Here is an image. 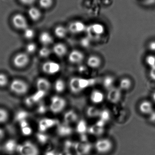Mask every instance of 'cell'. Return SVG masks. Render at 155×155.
Returning a JSON list of instances; mask_svg holds the SVG:
<instances>
[{
  "instance_id": "obj_1",
  "label": "cell",
  "mask_w": 155,
  "mask_h": 155,
  "mask_svg": "<svg viewBox=\"0 0 155 155\" xmlns=\"http://www.w3.org/2000/svg\"><path fill=\"white\" fill-rule=\"evenodd\" d=\"M96 81L94 78L74 76L69 80V89L72 93L77 94L95 84Z\"/></svg>"
},
{
  "instance_id": "obj_2",
  "label": "cell",
  "mask_w": 155,
  "mask_h": 155,
  "mask_svg": "<svg viewBox=\"0 0 155 155\" xmlns=\"http://www.w3.org/2000/svg\"><path fill=\"white\" fill-rule=\"evenodd\" d=\"M67 102L64 97L59 95H54L50 99L49 109L52 113H61L66 107Z\"/></svg>"
},
{
  "instance_id": "obj_3",
  "label": "cell",
  "mask_w": 155,
  "mask_h": 155,
  "mask_svg": "<svg viewBox=\"0 0 155 155\" xmlns=\"http://www.w3.org/2000/svg\"><path fill=\"white\" fill-rule=\"evenodd\" d=\"M17 153L19 155H40L39 147L31 141H26L18 144Z\"/></svg>"
},
{
  "instance_id": "obj_4",
  "label": "cell",
  "mask_w": 155,
  "mask_h": 155,
  "mask_svg": "<svg viewBox=\"0 0 155 155\" xmlns=\"http://www.w3.org/2000/svg\"><path fill=\"white\" fill-rule=\"evenodd\" d=\"M114 145L110 139L102 138L97 140L94 144V148L99 154L105 155L110 153L113 148Z\"/></svg>"
},
{
  "instance_id": "obj_5",
  "label": "cell",
  "mask_w": 155,
  "mask_h": 155,
  "mask_svg": "<svg viewBox=\"0 0 155 155\" xmlns=\"http://www.w3.org/2000/svg\"><path fill=\"white\" fill-rule=\"evenodd\" d=\"M29 86L27 83L21 79L13 80L10 85L11 92L18 95L25 94L29 90Z\"/></svg>"
},
{
  "instance_id": "obj_6",
  "label": "cell",
  "mask_w": 155,
  "mask_h": 155,
  "mask_svg": "<svg viewBox=\"0 0 155 155\" xmlns=\"http://www.w3.org/2000/svg\"><path fill=\"white\" fill-rule=\"evenodd\" d=\"M61 69V65L54 61H46L42 66V71L48 75H54L58 73Z\"/></svg>"
},
{
  "instance_id": "obj_7",
  "label": "cell",
  "mask_w": 155,
  "mask_h": 155,
  "mask_svg": "<svg viewBox=\"0 0 155 155\" xmlns=\"http://www.w3.org/2000/svg\"><path fill=\"white\" fill-rule=\"evenodd\" d=\"M58 120L54 118H43L39 122L38 124V128L41 133H45L48 130L57 126L59 124Z\"/></svg>"
},
{
  "instance_id": "obj_8",
  "label": "cell",
  "mask_w": 155,
  "mask_h": 155,
  "mask_svg": "<svg viewBox=\"0 0 155 155\" xmlns=\"http://www.w3.org/2000/svg\"><path fill=\"white\" fill-rule=\"evenodd\" d=\"M30 61L29 55L27 53L21 52L17 54L14 57L13 63L14 65L18 68L25 67Z\"/></svg>"
},
{
  "instance_id": "obj_9",
  "label": "cell",
  "mask_w": 155,
  "mask_h": 155,
  "mask_svg": "<svg viewBox=\"0 0 155 155\" xmlns=\"http://www.w3.org/2000/svg\"><path fill=\"white\" fill-rule=\"evenodd\" d=\"M13 25L16 29L25 30L28 28V22L25 17L21 14H16L13 16Z\"/></svg>"
},
{
  "instance_id": "obj_10",
  "label": "cell",
  "mask_w": 155,
  "mask_h": 155,
  "mask_svg": "<svg viewBox=\"0 0 155 155\" xmlns=\"http://www.w3.org/2000/svg\"><path fill=\"white\" fill-rule=\"evenodd\" d=\"M107 98V101L111 103H117L122 98V91L118 87H114L108 90Z\"/></svg>"
},
{
  "instance_id": "obj_11",
  "label": "cell",
  "mask_w": 155,
  "mask_h": 155,
  "mask_svg": "<svg viewBox=\"0 0 155 155\" xmlns=\"http://www.w3.org/2000/svg\"><path fill=\"white\" fill-rule=\"evenodd\" d=\"M105 28L101 24L94 23L87 27L86 31L91 36H100L104 32Z\"/></svg>"
},
{
  "instance_id": "obj_12",
  "label": "cell",
  "mask_w": 155,
  "mask_h": 155,
  "mask_svg": "<svg viewBox=\"0 0 155 155\" xmlns=\"http://www.w3.org/2000/svg\"><path fill=\"white\" fill-rule=\"evenodd\" d=\"M105 99L104 93L98 89H94L90 93L89 99L92 103L98 105L103 103Z\"/></svg>"
},
{
  "instance_id": "obj_13",
  "label": "cell",
  "mask_w": 155,
  "mask_h": 155,
  "mask_svg": "<svg viewBox=\"0 0 155 155\" xmlns=\"http://www.w3.org/2000/svg\"><path fill=\"white\" fill-rule=\"evenodd\" d=\"M51 83L47 78L40 77L36 81V87L37 91H42L47 93L51 88Z\"/></svg>"
},
{
  "instance_id": "obj_14",
  "label": "cell",
  "mask_w": 155,
  "mask_h": 155,
  "mask_svg": "<svg viewBox=\"0 0 155 155\" xmlns=\"http://www.w3.org/2000/svg\"><path fill=\"white\" fill-rule=\"evenodd\" d=\"M57 127V133L58 135L61 137H67L70 136L73 132L72 127L70 125L64 123L59 124Z\"/></svg>"
},
{
  "instance_id": "obj_15",
  "label": "cell",
  "mask_w": 155,
  "mask_h": 155,
  "mask_svg": "<svg viewBox=\"0 0 155 155\" xmlns=\"http://www.w3.org/2000/svg\"><path fill=\"white\" fill-rule=\"evenodd\" d=\"M74 149L78 154H87L91 151V145L87 142H80L74 144Z\"/></svg>"
},
{
  "instance_id": "obj_16",
  "label": "cell",
  "mask_w": 155,
  "mask_h": 155,
  "mask_svg": "<svg viewBox=\"0 0 155 155\" xmlns=\"http://www.w3.org/2000/svg\"><path fill=\"white\" fill-rule=\"evenodd\" d=\"M139 110L143 114L149 116L153 112L154 108L153 104L151 101L144 100L139 104Z\"/></svg>"
},
{
  "instance_id": "obj_17",
  "label": "cell",
  "mask_w": 155,
  "mask_h": 155,
  "mask_svg": "<svg viewBox=\"0 0 155 155\" xmlns=\"http://www.w3.org/2000/svg\"><path fill=\"white\" fill-rule=\"evenodd\" d=\"M84 55L83 53L78 50H74L70 52L68 56V60L71 63L79 64L84 60Z\"/></svg>"
},
{
  "instance_id": "obj_18",
  "label": "cell",
  "mask_w": 155,
  "mask_h": 155,
  "mask_svg": "<svg viewBox=\"0 0 155 155\" xmlns=\"http://www.w3.org/2000/svg\"><path fill=\"white\" fill-rule=\"evenodd\" d=\"M63 120L64 123L71 125L78 121V115L74 110H68L64 115Z\"/></svg>"
},
{
  "instance_id": "obj_19",
  "label": "cell",
  "mask_w": 155,
  "mask_h": 155,
  "mask_svg": "<svg viewBox=\"0 0 155 155\" xmlns=\"http://www.w3.org/2000/svg\"><path fill=\"white\" fill-rule=\"evenodd\" d=\"M86 26L84 23L80 21H75L70 24L69 26V30L73 33H80L85 31Z\"/></svg>"
},
{
  "instance_id": "obj_20",
  "label": "cell",
  "mask_w": 155,
  "mask_h": 155,
  "mask_svg": "<svg viewBox=\"0 0 155 155\" xmlns=\"http://www.w3.org/2000/svg\"><path fill=\"white\" fill-rule=\"evenodd\" d=\"M18 144L13 139H10L5 143L3 149L6 153L12 154L14 152H17Z\"/></svg>"
},
{
  "instance_id": "obj_21",
  "label": "cell",
  "mask_w": 155,
  "mask_h": 155,
  "mask_svg": "<svg viewBox=\"0 0 155 155\" xmlns=\"http://www.w3.org/2000/svg\"><path fill=\"white\" fill-rule=\"evenodd\" d=\"M101 60L99 57L96 56H91L87 60V65L89 68L97 69L100 67L101 65Z\"/></svg>"
},
{
  "instance_id": "obj_22",
  "label": "cell",
  "mask_w": 155,
  "mask_h": 155,
  "mask_svg": "<svg viewBox=\"0 0 155 155\" xmlns=\"http://www.w3.org/2000/svg\"><path fill=\"white\" fill-rule=\"evenodd\" d=\"M53 52L58 57H63L67 52V48L64 44L58 43L54 45Z\"/></svg>"
},
{
  "instance_id": "obj_23",
  "label": "cell",
  "mask_w": 155,
  "mask_h": 155,
  "mask_svg": "<svg viewBox=\"0 0 155 155\" xmlns=\"http://www.w3.org/2000/svg\"><path fill=\"white\" fill-rule=\"evenodd\" d=\"M66 87V83L61 78L56 79L54 84V89L55 92L58 94L63 93L65 91Z\"/></svg>"
},
{
  "instance_id": "obj_24",
  "label": "cell",
  "mask_w": 155,
  "mask_h": 155,
  "mask_svg": "<svg viewBox=\"0 0 155 155\" xmlns=\"http://www.w3.org/2000/svg\"><path fill=\"white\" fill-rule=\"evenodd\" d=\"M88 127L87 122L84 119H81L77 122L76 131L80 135L85 134L88 132Z\"/></svg>"
},
{
  "instance_id": "obj_25",
  "label": "cell",
  "mask_w": 155,
  "mask_h": 155,
  "mask_svg": "<svg viewBox=\"0 0 155 155\" xmlns=\"http://www.w3.org/2000/svg\"><path fill=\"white\" fill-rule=\"evenodd\" d=\"M133 85L132 80L127 77L122 78L120 80L118 88L122 91H127L130 90Z\"/></svg>"
},
{
  "instance_id": "obj_26",
  "label": "cell",
  "mask_w": 155,
  "mask_h": 155,
  "mask_svg": "<svg viewBox=\"0 0 155 155\" xmlns=\"http://www.w3.org/2000/svg\"><path fill=\"white\" fill-rule=\"evenodd\" d=\"M114 77L111 76H105L102 81V85L103 87L106 90H108L112 89L114 86L115 83Z\"/></svg>"
},
{
  "instance_id": "obj_27",
  "label": "cell",
  "mask_w": 155,
  "mask_h": 155,
  "mask_svg": "<svg viewBox=\"0 0 155 155\" xmlns=\"http://www.w3.org/2000/svg\"><path fill=\"white\" fill-rule=\"evenodd\" d=\"M39 40L41 43L46 46L51 44L53 41V39L50 33L48 32H44L40 34Z\"/></svg>"
},
{
  "instance_id": "obj_28",
  "label": "cell",
  "mask_w": 155,
  "mask_h": 155,
  "mask_svg": "<svg viewBox=\"0 0 155 155\" xmlns=\"http://www.w3.org/2000/svg\"><path fill=\"white\" fill-rule=\"evenodd\" d=\"M101 110L94 106H88L86 110V114L89 118H94L99 117Z\"/></svg>"
},
{
  "instance_id": "obj_29",
  "label": "cell",
  "mask_w": 155,
  "mask_h": 155,
  "mask_svg": "<svg viewBox=\"0 0 155 155\" xmlns=\"http://www.w3.org/2000/svg\"><path fill=\"white\" fill-rule=\"evenodd\" d=\"M88 132L91 135L96 136H100L104 133V127H100L95 124L88 127Z\"/></svg>"
},
{
  "instance_id": "obj_30",
  "label": "cell",
  "mask_w": 155,
  "mask_h": 155,
  "mask_svg": "<svg viewBox=\"0 0 155 155\" xmlns=\"http://www.w3.org/2000/svg\"><path fill=\"white\" fill-rule=\"evenodd\" d=\"M28 14L30 18L33 21H37L41 16V12L35 7H31L28 10Z\"/></svg>"
},
{
  "instance_id": "obj_31",
  "label": "cell",
  "mask_w": 155,
  "mask_h": 155,
  "mask_svg": "<svg viewBox=\"0 0 155 155\" xmlns=\"http://www.w3.org/2000/svg\"><path fill=\"white\" fill-rule=\"evenodd\" d=\"M54 32L55 35L58 38H64L67 35V30L64 26L59 25L54 29Z\"/></svg>"
},
{
  "instance_id": "obj_32",
  "label": "cell",
  "mask_w": 155,
  "mask_h": 155,
  "mask_svg": "<svg viewBox=\"0 0 155 155\" xmlns=\"http://www.w3.org/2000/svg\"><path fill=\"white\" fill-rule=\"evenodd\" d=\"M99 119L103 120L105 123H107L111 118V113L109 110L107 109H104L101 110L99 116Z\"/></svg>"
},
{
  "instance_id": "obj_33",
  "label": "cell",
  "mask_w": 155,
  "mask_h": 155,
  "mask_svg": "<svg viewBox=\"0 0 155 155\" xmlns=\"http://www.w3.org/2000/svg\"><path fill=\"white\" fill-rule=\"evenodd\" d=\"M51 49H49L47 46H45L42 47L39 50V54L40 56L42 58H47L50 56L51 54Z\"/></svg>"
},
{
  "instance_id": "obj_34",
  "label": "cell",
  "mask_w": 155,
  "mask_h": 155,
  "mask_svg": "<svg viewBox=\"0 0 155 155\" xmlns=\"http://www.w3.org/2000/svg\"><path fill=\"white\" fill-rule=\"evenodd\" d=\"M9 118L8 112L3 108H0V124L7 122Z\"/></svg>"
},
{
  "instance_id": "obj_35",
  "label": "cell",
  "mask_w": 155,
  "mask_h": 155,
  "mask_svg": "<svg viewBox=\"0 0 155 155\" xmlns=\"http://www.w3.org/2000/svg\"><path fill=\"white\" fill-rule=\"evenodd\" d=\"M37 139L40 143L44 144L48 142L49 139V137L47 135L45 134V133H41L37 134Z\"/></svg>"
},
{
  "instance_id": "obj_36",
  "label": "cell",
  "mask_w": 155,
  "mask_h": 155,
  "mask_svg": "<svg viewBox=\"0 0 155 155\" xmlns=\"http://www.w3.org/2000/svg\"><path fill=\"white\" fill-rule=\"evenodd\" d=\"M146 64L151 68L155 66V56L154 55H149L145 58Z\"/></svg>"
},
{
  "instance_id": "obj_37",
  "label": "cell",
  "mask_w": 155,
  "mask_h": 155,
  "mask_svg": "<svg viewBox=\"0 0 155 155\" xmlns=\"http://www.w3.org/2000/svg\"><path fill=\"white\" fill-rule=\"evenodd\" d=\"M24 31V35L26 39H31L34 37L35 32L33 29L28 27Z\"/></svg>"
},
{
  "instance_id": "obj_38",
  "label": "cell",
  "mask_w": 155,
  "mask_h": 155,
  "mask_svg": "<svg viewBox=\"0 0 155 155\" xmlns=\"http://www.w3.org/2000/svg\"><path fill=\"white\" fill-rule=\"evenodd\" d=\"M39 5L44 9L50 8L53 4V0H39Z\"/></svg>"
},
{
  "instance_id": "obj_39",
  "label": "cell",
  "mask_w": 155,
  "mask_h": 155,
  "mask_svg": "<svg viewBox=\"0 0 155 155\" xmlns=\"http://www.w3.org/2000/svg\"><path fill=\"white\" fill-rule=\"evenodd\" d=\"M36 45L33 42L28 43L25 47L26 53L27 54L33 53L36 51Z\"/></svg>"
},
{
  "instance_id": "obj_40",
  "label": "cell",
  "mask_w": 155,
  "mask_h": 155,
  "mask_svg": "<svg viewBox=\"0 0 155 155\" xmlns=\"http://www.w3.org/2000/svg\"><path fill=\"white\" fill-rule=\"evenodd\" d=\"M8 83V78L7 76L4 73H0V87L6 86Z\"/></svg>"
},
{
  "instance_id": "obj_41",
  "label": "cell",
  "mask_w": 155,
  "mask_h": 155,
  "mask_svg": "<svg viewBox=\"0 0 155 155\" xmlns=\"http://www.w3.org/2000/svg\"><path fill=\"white\" fill-rule=\"evenodd\" d=\"M148 49L152 52H155V40L149 42L148 44Z\"/></svg>"
},
{
  "instance_id": "obj_42",
  "label": "cell",
  "mask_w": 155,
  "mask_h": 155,
  "mask_svg": "<svg viewBox=\"0 0 155 155\" xmlns=\"http://www.w3.org/2000/svg\"><path fill=\"white\" fill-rule=\"evenodd\" d=\"M81 43L84 47H87L90 44V40L88 38H83L81 40Z\"/></svg>"
},
{
  "instance_id": "obj_43",
  "label": "cell",
  "mask_w": 155,
  "mask_h": 155,
  "mask_svg": "<svg viewBox=\"0 0 155 155\" xmlns=\"http://www.w3.org/2000/svg\"><path fill=\"white\" fill-rule=\"evenodd\" d=\"M149 76L152 80L155 81V66L150 68Z\"/></svg>"
},
{
  "instance_id": "obj_44",
  "label": "cell",
  "mask_w": 155,
  "mask_h": 155,
  "mask_svg": "<svg viewBox=\"0 0 155 155\" xmlns=\"http://www.w3.org/2000/svg\"><path fill=\"white\" fill-rule=\"evenodd\" d=\"M35 0H20V2L25 5H31L32 4Z\"/></svg>"
},
{
  "instance_id": "obj_45",
  "label": "cell",
  "mask_w": 155,
  "mask_h": 155,
  "mask_svg": "<svg viewBox=\"0 0 155 155\" xmlns=\"http://www.w3.org/2000/svg\"><path fill=\"white\" fill-rule=\"evenodd\" d=\"M44 155H59L54 150H48L45 153Z\"/></svg>"
},
{
  "instance_id": "obj_46",
  "label": "cell",
  "mask_w": 155,
  "mask_h": 155,
  "mask_svg": "<svg viewBox=\"0 0 155 155\" xmlns=\"http://www.w3.org/2000/svg\"><path fill=\"white\" fill-rule=\"evenodd\" d=\"M149 119L150 121L153 123H155V110H154L153 112L149 116Z\"/></svg>"
},
{
  "instance_id": "obj_47",
  "label": "cell",
  "mask_w": 155,
  "mask_h": 155,
  "mask_svg": "<svg viewBox=\"0 0 155 155\" xmlns=\"http://www.w3.org/2000/svg\"><path fill=\"white\" fill-rule=\"evenodd\" d=\"M5 135L4 131L2 128H0V142L2 141Z\"/></svg>"
},
{
  "instance_id": "obj_48",
  "label": "cell",
  "mask_w": 155,
  "mask_h": 155,
  "mask_svg": "<svg viewBox=\"0 0 155 155\" xmlns=\"http://www.w3.org/2000/svg\"><path fill=\"white\" fill-rule=\"evenodd\" d=\"M153 102L155 103V92L153 94Z\"/></svg>"
},
{
  "instance_id": "obj_49",
  "label": "cell",
  "mask_w": 155,
  "mask_h": 155,
  "mask_svg": "<svg viewBox=\"0 0 155 155\" xmlns=\"http://www.w3.org/2000/svg\"><path fill=\"white\" fill-rule=\"evenodd\" d=\"M146 1H149V0H146Z\"/></svg>"
}]
</instances>
